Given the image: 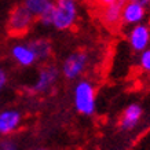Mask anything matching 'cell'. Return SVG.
<instances>
[{
    "instance_id": "1",
    "label": "cell",
    "mask_w": 150,
    "mask_h": 150,
    "mask_svg": "<svg viewBox=\"0 0 150 150\" xmlns=\"http://www.w3.org/2000/svg\"><path fill=\"white\" fill-rule=\"evenodd\" d=\"M35 17L29 13L25 6L17 4L10 11V17L7 21V33L13 37L25 36L32 26Z\"/></svg>"
},
{
    "instance_id": "2",
    "label": "cell",
    "mask_w": 150,
    "mask_h": 150,
    "mask_svg": "<svg viewBox=\"0 0 150 150\" xmlns=\"http://www.w3.org/2000/svg\"><path fill=\"white\" fill-rule=\"evenodd\" d=\"M74 108L84 116H92L95 112V88L90 81L81 80L74 87Z\"/></svg>"
},
{
    "instance_id": "3",
    "label": "cell",
    "mask_w": 150,
    "mask_h": 150,
    "mask_svg": "<svg viewBox=\"0 0 150 150\" xmlns=\"http://www.w3.org/2000/svg\"><path fill=\"white\" fill-rule=\"evenodd\" d=\"M77 7L76 0H55L54 10V25L58 30H66L76 21Z\"/></svg>"
},
{
    "instance_id": "4",
    "label": "cell",
    "mask_w": 150,
    "mask_h": 150,
    "mask_svg": "<svg viewBox=\"0 0 150 150\" xmlns=\"http://www.w3.org/2000/svg\"><path fill=\"white\" fill-rule=\"evenodd\" d=\"M87 62H88V55H87L86 51L77 50L72 52L64 61V65H62L64 77L68 79V80H76L84 72Z\"/></svg>"
},
{
    "instance_id": "5",
    "label": "cell",
    "mask_w": 150,
    "mask_h": 150,
    "mask_svg": "<svg viewBox=\"0 0 150 150\" xmlns=\"http://www.w3.org/2000/svg\"><path fill=\"white\" fill-rule=\"evenodd\" d=\"M58 69L54 65H44L43 68L39 70V76L35 84L29 88V91L32 94H44L50 90L51 87L55 84L57 79H58Z\"/></svg>"
},
{
    "instance_id": "6",
    "label": "cell",
    "mask_w": 150,
    "mask_h": 150,
    "mask_svg": "<svg viewBox=\"0 0 150 150\" xmlns=\"http://www.w3.org/2000/svg\"><path fill=\"white\" fill-rule=\"evenodd\" d=\"M22 116L18 110L7 109L0 112V135H10L17 131V128L21 125Z\"/></svg>"
},
{
    "instance_id": "7",
    "label": "cell",
    "mask_w": 150,
    "mask_h": 150,
    "mask_svg": "<svg viewBox=\"0 0 150 150\" xmlns=\"http://www.w3.org/2000/svg\"><path fill=\"white\" fill-rule=\"evenodd\" d=\"M124 6L121 3L113 1L110 6L100 11V21L105 26H108L110 30H116L121 25V13Z\"/></svg>"
},
{
    "instance_id": "8",
    "label": "cell",
    "mask_w": 150,
    "mask_h": 150,
    "mask_svg": "<svg viewBox=\"0 0 150 150\" xmlns=\"http://www.w3.org/2000/svg\"><path fill=\"white\" fill-rule=\"evenodd\" d=\"M142 114H143V110H142L141 105L138 103L128 105L127 108L124 109L123 116L120 118V127L125 129V131H129L132 128H135L138 125V123L141 121Z\"/></svg>"
},
{
    "instance_id": "9",
    "label": "cell",
    "mask_w": 150,
    "mask_h": 150,
    "mask_svg": "<svg viewBox=\"0 0 150 150\" xmlns=\"http://www.w3.org/2000/svg\"><path fill=\"white\" fill-rule=\"evenodd\" d=\"M150 41V30L145 25H138L129 33V44L134 51H143L147 48Z\"/></svg>"
},
{
    "instance_id": "10",
    "label": "cell",
    "mask_w": 150,
    "mask_h": 150,
    "mask_svg": "<svg viewBox=\"0 0 150 150\" xmlns=\"http://www.w3.org/2000/svg\"><path fill=\"white\" fill-rule=\"evenodd\" d=\"M26 46L32 50V52L36 57V61H40V62H46L52 54V46L50 40L47 39H35L29 41Z\"/></svg>"
},
{
    "instance_id": "11",
    "label": "cell",
    "mask_w": 150,
    "mask_h": 150,
    "mask_svg": "<svg viewBox=\"0 0 150 150\" xmlns=\"http://www.w3.org/2000/svg\"><path fill=\"white\" fill-rule=\"evenodd\" d=\"M145 17V7L137 3L129 1L123 7L121 13V23H137Z\"/></svg>"
},
{
    "instance_id": "12",
    "label": "cell",
    "mask_w": 150,
    "mask_h": 150,
    "mask_svg": "<svg viewBox=\"0 0 150 150\" xmlns=\"http://www.w3.org/2000/svg\"><path fill=\"white\" fill-rule=\"evenodd\" d=\"M13 58L18 62L21 66H30L36 62V57L32 52V50L26 44H17L11 50Z\"/></svg>"
},
{
    "instance_id": "13",
    "label": "cell",
    "mask_w": 150,
    "mask_h": 150,
    "mask_svg": "<svg viewBox=\"0 0 150 150\" xmlns=\"http://www.w3.org/2000/svg\"><path fill=\"white\" fill-rule=\"evenodd\" d=\"M55 0H25V7L29 10V13L33 17H40L41 14L52 7Z\"/></svg>"
},
{
    "instance_id": "14",
    "label": "cell",
    "mask_w": 150,
    "mask_h": 150,
    "mask_svg": "<svg viewBox=\"0 0 150 150\" xmlns=\"http://www.w3.org/2000/svg\"><path fill=\"white\" fill-rule=\"evenodd\" d=\"M141 66L143 70L146 72H150V48H146L143 50L141 55Z\"/></svg>"
},
{
    "instance_id": "15",
    "label": "cell",
    "mask_w": 150,
    "mask_h": 150,
    "mask_svg": "<svg viewBox=\"0 0 150 150\" xmlns=\"http://www.w3.org/2000/svg\"><path fill=\"white\" fill-rule=\"evenodd\" d=\"M0 150H18V145L13 139L4 138V139L0 141Z\"/></svg>"
},
{
    "instance_id": "16",
    "label": "cell",
    "mask_w": 150,
    "mask_h": 150,
    "mask_svg": "<svg viewBox=\"0 0 150 150\" xmlns=\"http://www.w3.org/2000/svg\"><path fill=\"white\" fill-rule=\"evenodd\" d=\"M90 1H91L92 7H95V8H98V10H100V11H102V10L106 8L108 6L112 4L114 0H90Z\"/></svg>"
},
{
    "instance_id": "17",
    "label": "cell",
    "mask_w": 150,
    "mask_h": 150,
    "mask_svg": "<svg viewBox=\"0 0 150 150\" xmlns=\"http://www.w3.org/2000/svg\"><path fill=\"white\" fill-rule=\"evenodd\" d=\"M7 81H8V77H7V73L1 66H0V91H3L7 86Z\"/></svg>"
},
{
    "instance_id": "18",
    "label": "cell",
    "mask_w": 150,
    "mask_h": 150,
    "mask_svg": "<svg viewBox=\"0 0 150 150\" xmlns=\"http://www.w3.org/2000/svg\"><path fill=\"white\" fill-rule=\"evenodd\" d=\"M129 1H132V3H137V4H141V6H147L150 3V0H129Z\"/></svg>"
},
{
    "instance_id": "19",
    "label": "cell",
    "mask_w": 150,
    "mask_h": 150,
    "mask_svg": "<svg viewBox=\"0 0 150 150\" xmlns=\"http://www.w3.org/2000/svg\"><path fill=\"white\" fill-rule=\"evenodd\" d=\"M114 1H117V3H121L123 6H125V4H127L128 0H114Z\"/></svg>"
},
{
    "instance_id": "20",
    "label": "cell",
    "mask_w": 150,
    "mask_h": 150,
    "mask_svg": "<svg viewBox=\"0 0 150 150\" xmlns=\"http://www.w3.org/2000/svg\"><path fill=\"white\" fill-rule=\"evenodd\" d=\"M39 150H46V149H39Z\"/></svg>"
}]
</instances>
